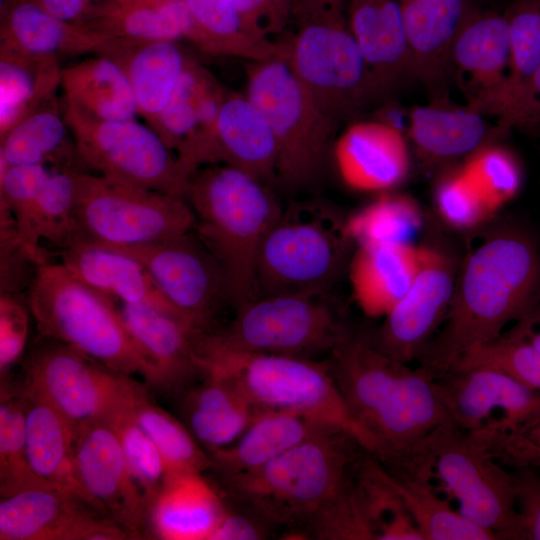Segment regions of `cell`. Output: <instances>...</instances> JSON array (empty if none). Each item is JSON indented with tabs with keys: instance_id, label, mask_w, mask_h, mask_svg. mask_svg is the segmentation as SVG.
Instances as JSON below:
<instances>
[{
	"instance_id": "1",
	"label": "cell",
	"mask_w": 540,
	"mask_h": 540,
	"mask_svg": "<svg viewBox=\"0 0 540 540\" xmlns=\"http://www.w3.org/2000/svg\"><path fill=\"white\" fill-rule=\"evenodd\" d=\"M540 299V250L517 224L496 228L467 256L440 328L419 355L435 377L466 351L492 342Z\"/></svg>"
},
{
	"instance_id": "2",
	"label": "cell",
	"mask_w": 540,
	"mask_h": 540,
	"mask_svg": "<svg viewBox=\"0 0 540 540\" xmlns=\"http://www.w3.org/2000/svg\"><path fill=\"white\" fill-rule=\"evenodd\" d=\"M365 450L345 431L331 429L258 468L217 478V487L286 528L284 536L301 539L309 522L350 482Z\"/></svg>"
},
{
	"instance_id": "3",
	"label": "cell",
	"mask_w": 540,
	"mask_h": 540,
	"mask_svg": "<svg viewBox=\"0 0 540 540\" xmlns=\"http://www.w3.org/2000/svg\"><path fill=\"white\" fill-rule=\"evenodd\" d=\"M272 188L223 164L190 177L185 199L195 216L193 231L218 262L234 310L255 299L257 253L282 210Z\"/></svg>"
},
{
	"instance_id": "4",
	"label": "cell",
	"mask_w": 540,
	"mask_h": 540,
	"mask_svg": "<svg viewBox=\"0 0 540 540\" xmlns=\"http://www.w3.org/2000/svg\"><path fill=\"white\" fill-rule=\"evenodd\" d=\"M347 0H299L287 60L321 109L337 125L386 95L350 29Z\"/></svg>"
},
{
	"instance_id": "5",
	"label": "cell",
	"mask_w": 540,
	"mask_h": 540,
	"mask_svg": "<svg viewBox=\"0 0 540 540\" xmlns=\"http://www.w3.org/2000/svg\"><path fill=\"white\" fill-rule=\"evenodd\" d=\"M26 304L38 335L62 342L118 373L150 379L148 363L128 332L117 303L88 286L61 262L38 266Z\"/></svg>"
},
{
	"instance_id": "6",
	"label": "cell",
	"mask_w": 540,
	"mask_h": 540,
	"mask_svg": "<svg viewBox=\"0 0 540 540\" xmlns=\"http://www.w3.org/2000/svg\"><path fill=\"white\" fill-rule=\"evenodd\" d=\"M346 221L317 201H292L267 230L255 265V299L326 293L344 270L352 243Z\"/></svg>"
},
{
	"instance_id": "7",
	"label": "cell",
	"mask_w": 540,
	"mask_h": 540,
	"mask_svg": "<svg viewBox=\"0 0 540 540\" xmlns=\"http://www.w3.org/2000/svg\"><path fill=\"white\" fill-rule=\"evenodd\" d=\"M197 351L204 371L229 377L257 411L293 412L336 427L373 454L371 437L350 413L326 361L247 351Z\"/></svg>"
},
{
	"instance_id": "8",
	"label": "cell",
	"mask_w": 540,
	"mask_h": 540,
	"mask_svg": "<svg viewBox=\"0 0 540 540\" xmlns=\"http://www.w3.org/2000/svg\"><path fill=\"white\" fill-rule=\"evenodd\" d=\"M245 95L271 127L277 145L276 185L310 191L323 178L337 128L293 72L284 51L246 66Z\"/></svg>"
},
{
	"instance_id": "9",
	"label": "cell",
	"mask_w": 540,
	"mask_h": 540,
	"mask_svg": "<svg viewBox=\"0 0 540 540\" xmlns=\"http://www.w3.org/2000/svg\"><path fill=\"white\" fill-rule=\"evenodd\" d=\"M326 293L256 298L225 325L200 334L197 348L314 359L329 354L352 329Z\"/></svg>"
},
{
	"instance_id": "10",
	"label": "cell",
	"mask_w": 540,
	"mask_h": 540,
	"mask_svg": "<svg viewBox=\"0 0 540 540\" xmlns=\"http://www.w3.org/2000/svg\"><path fill=\"white\" fill-rule=\"evenodd\" d=\"M74 215L79 242L141 246L190 232L194 213L183 197L79 172Z\"/></svg>"
},
{
	"instance_id": "11",
	"label": "cell",
	"mask_w": 540,
	"mask_h": 540,
	"mask_svg": "<svg viewBox=\"0 0 540 540\" xmlns=\"http://www.w3.org/2000/svg\"><path fill=\"white\" fill-rule=\"evenodd\" d=\"M419 464L422 473L440 480L466 519L496 540H515L513 473L469 432L452 423L439 427L425 440Z\"/></svg>"
},
{
	"instance_id": "12",
	"label": "cell",
	"mask_w": 540,
	"mask_h": 540,
	"mask_svg": "<svg viewBox=\"0 0 540 540\" xmlns=\"http://www.w3.org/2000/svg\"><path fill=\"white\" fill-rule=\"evenodd\" d=\"M78 156L105 178L185 198L191 174L149 125L100 120L62 101Z\"/></svg>"
},
{
	"instance_id": "13",
	"label": "cell",
	"mask_w": 540,
	"mask_h": 540,
	"mask_svg": "<svg viewBox=\"0 0 540 540\" xmlns=\"http://www.w3.org/2000/svg\"><path fill=\"white\" fill-rule=\"evenodd\" d=\"M20 385L45 400L75 429L130 408L142 387L133 377L40 335L23 361Z\"/></svg>"
},
{
	"instance_id": "14",
	"label": "cell",
	"mask_w": 540,
	"mask_h": 540,
	"mask_svg": "<svg viewBox=\"0 0 540 540\" xmlns=\"http://www.w3.org/2000/svg\"><path fill=\"white\" fill-rule=\"evenodd\" d=\"M117 249L145 266L163 296L195 330L206 334L219 327L218 316L231 306L227 284L218 262L193 230Z\"/></svg>"
},
{
	"instance_id": "15",
	"label": "cell",
	"mask_w": 540,
	"mask_h": 540,
	"mask_svg": "<svg viewBox=\"0 0 540 540\" xmlns=\"http://www.w3.org/2000/svg\"><path fill=\"white\" fill-rule=\"evenodd\" d=\"M74 463L78 483L93 505L132 539L150 537L149 505L109 420L92 421L76 429Z\"/></svg>"
},
{
	"instance_id": "16",
	"label": "cell",
	"mask_w": 540,
	"mask_h": 540,
	"mask_svg": "<svg viewBox=\"0 0 540 540\" xmlns=\"http://www.w3.org/2000/svg\"><path fill=\"white\" fill-rule=\"evenodd\" d=\"M457 275L452 259L442 250L421 247V262L406 294L384 316L370 342L401 363L417 360L443 323L453 299Z\"/></svg>"
},
{
	"instance_id": "17",
	"label": "cell",
	"mask_w": 540,
	"mask_h": 540,
	"mask_svg": "<svg viewBox=\"0 0 540 540\" xmlns=\"http://www.w3.org/2000/svg\"><path fill=\"white\" fill-rule=\"evenodd\" d=\"M129 533L79 493L26 489L0 500V540H123Z\"/></svg>"
},
{
	"instance_id": "18",
	"label": "cell",
	"mask_w": 540,
	"mask_h": 540,
	"mask_svg": "<svg viewBox=\"0 0 540 540\" xmlns=\"http://www.w3.org/2000/svg\"><path fill=\"white\" fill-rule=\"evenodd\" d=\"M435 381L452 423L466 432L511 430L540 414V391L496 370L449 371Z\"/></svg>"
},
{
	"instance_id": "19",
	"label": "cell",
	"mask_w": 540,
	"mask_h": 540,
	"mask_svg": "<svg viewBox=\"0 0 540 540\" xmlns=\"http://www.w3.org/2000/svg\"><path fill=\"white\" fill-rule=\"evenodd\" d=\"M510 66V39L506 17L495 11L470 12L452 44L451 80L466 105L495 116Z\"/></svg>"
},
{
	"instance_id": "20",
	"label": "cell",
	"mask_w": 540,
	"mask_h": 540,
	"mask_svg": "<svg viewBox=\"0 0 540 540\" xmlns=\"http://www.w3.org/2000/svg\"><path fill=\"white\" fill-rule=\"evenodd\" d=\"M117 308L148 363V386L180 395L204 376L197 354V337L202 333L152 307L117 303Z\"/></svg>"
},
{
	"instance_id": "21",
	"label": "cell",
	"mask_w": 540,
	"mask_h": 540,
	"mask_svg": "<svg viewBox=\"0 0 540 540\" xmlns=\"http://www.w3.org/2000/svg\"><path fill=\"white\" fill-rule=\"evenodd\" d=\"M226 89L190 59L152 129L192 175L209 165L216 121Z\"/></svg>"
},
{
	"instance_id": "22",
	"label": "cell",
	"mask_w": 540,
	"mask_h": 540,
	"mask_svg": "<svg viewBox=\"0 0 540 540\" xmlns=\"http://www.w3.org/2000/svg\"><path fill=\"white\" fill-rule=\"evenodd\" d=\"M334 161L343 182L362 192H385L400 185L410 168L407 137L379 120L355 121L334 144Z\"/></svg>"
},
{
	"instance_id": "23",
	"label": "cell",
	"mask_w": 540,
	"mask_h": 540,
	"mask_svg": "<svg viewBox=\"0 0 540 540\" xmlns=\"http://www.w3.org/2000/svg\"><path fill=\"white\" fill-rule=\"evenodd\" d=\"M486 117L450 99L431 100L409 111L408 139L422 163L430 167L448 164L467 158L504 133Z\"/></svg>"
},
{
	"instance_id": "24",
	"label": "cell",
	"mask_w": 540,
	"mask_h": 540,
	"mask_svg": "<svg viewBox=\"0 0 540 540\" xmlns=\"http://www.w3.org/2000/svg\"><path fill=\"white\" fill-rule=\"evenodd\" d=\"M56 253L72 274L116 303L152 307L190 325L163 296L145 266L129 253L87 241Z\"/></svg>"
},
{
	"instance_id": "25",
	"label": "cell",
	"mask_w": 540,
	"mask_h": 540,
	"mask_svg": "<svg viewBox=\"0 0 540 540\" xmlns=\"http://www.w3.org/2000/svg\"><path fill=\"white\" fill-rule=\"evenodd\" d=\"M96 54L116 62L151 128L168 104L191 57L177 41L108 38Z\"/></svg>"
},
{
	"instance_id": "26",
	"label": "cell",
	"mask_w": 540,
	"mask_h": 540,
	"mask_svg": "<svg viewBox=\"0 0 540 540\" xmlns=\"http://www.w3.org/2000/svg\"><path fill=\"white\" fill-rule=\"evenodd\" d=\"M223 164L276 185L277 145L266 118L246 95L228 91L222 100L209 165Z\"/></svg>"
},
{
	"instance_id": "27",
	"label": "cell",
	"mask_w": 540,
	"mask_h": 540,
	"mask_svg": "<svg viewBox=\"0 0 540 540\" xmlns=\"http://www.w3.org/2000/svg\"><path fill=\"white\" fill-rule=\"evenodd\" d=\"M225 512L223 493L202 473H170L150 506V536L211 540Z\"/></svg>"
},
{
	"instance_id": "28",
	"label": "cell",
	"mask_w": 540,
	"mask_h": 540,
	"mask_svg": "<svg viewBox=\"0 0 540 540\" xmlns=\"http://www.w3.org/2000/svg\"><path fill=\"white\" fill-rule=\"evenodd\" d=\"M346 10L350 29L385 94L413 76L398 0H347Z\"/></svg>"
},
{
	"instance_id": "29",
	"label": "cell",
	"mask_w": 540,
	"mask_h": 540,
	"mask_svg": "<svg viewBox=\"0 0 540 540\" xmlns=\"http://www.w3.org/2000/svg\"><path fill=\"white\" fill-rule=\"evenodd\" d=\"M421 247L411 243L358 245L348 263L353 297L369 316H385L412 285Z\"/></svg>"
},
{
	"instance_id": "30",
	"label": "cell",
	"mask_w": 540,
	"mask_h": 540,
	"mask_svg": "<svg viewBox=\"0 0 540 540\" xmlns=\"http://www.w3.org/2000/svg\"><path fill=\"white\" fill-rule=\"evenodd\" d=\"M331 429L338 428L293 412L260 410L235 442L207 451L212 462L210 472L222 478L253 470Z\"/></svg>"
},
{
	"instance_id": "31",
	"label": "cell",
	"mask_w": 540,
	"mask_h": 540,
	"mask_svg": "<svg viewBox=\"0 0 540 540\" xmlns=\"http://www.w3.org/2000/svg\"><path fill=\"white\" fill-rule=\"evenodd\" d=\"M257 412L229 377L212 370L183 394L186 427L206 451L235 442Z\"/></svg>"
},
{
	"instance_id": "32",
	"label": "cell",
	"mask_w": 540,
	"mask_h": 540,
	"mask_svg": "<svg viewBox=\"0 0 540 540\" xmlns=\"http://www.w3.org/2000/svg\"><path fill=\"white\" fill-rule=\"evenodd\" d=\"M107 39L52 16L33 0L1 1V47L33 56H77L96 53Z\"/></svg>"
},
{
	"instance_id": "33",
	"label": "cell",
	"mask_w": 540,
	"mask_h": 540,
	"mask_svg": "<svg viewBox=\"0 0 540 540\" xmlns=\"http://www.w3.org/2000/svg\"><path fill=\"white\" fill-rule=\"evenodd\" d=\"M19 386L25 400V445L30 469L45 484L85 497L75 472L76 429L45 400Z\"/></svg>"
},
{
	"instance_id": "34",
	"label": "cell",
	"mask_w": 540,
	"mask_h": 540,
	"mask_svg": "<svg viewBox=\"0 0 540 540\" xmlns=\"http://www.w3.org/2000/svg\"><path fill=\"white\" fill-rule=\"evenodd\" d=\"M0 159L7 165L42 164L81 170L73 136L57 97L24 117L0 138Z\"/></svg>"
},
{
	"instance_id": "35",
	"label": "cell",
	"mask_w": 540,
	"mask_h": 540,
	"mask_svg": "<svg viewBox=\"0 0 540 540\" xmlns=\"http://www.w3.org/2000/svg\"><path fill=\"white\" fill-rule=\"evenodd\" d=\"M63 101L100 120L136 119L137 102L121 67L98 55L62 68Z\"/></svg>"
},
{
	"instance_id": "36",
	"label": "cell",
	"mask_w": 540,
	"mask_h": 540,
	"mask_svg": "<svg viewBox=\"0 0 540 540\" xmlns=\"http://www.w3.org/2000/svg\"><path fill=\"white\" fill-rule=\"evenodd\" d=\"M62 68L57 56H33L0 46V138L57 97Z\"/></svg>"
},
{
	"instance_id": "37",
	"label": "cell",
	"mask_w": 540,
	"mask_h": 540,
	"mask_svg": "<svg viewBox=\"0 0 540 540\" xmlns=\"http://www.w3.org/2000/svg\"><path fill=\"white\" fill-rule=\"evenodd\" d=\"M196 24L192 40L201 52L248 61L284 51V44L259 40L244 29L234 0H184Z\"/></svg>"
},
{
	"instance_id": "38",
	"label": "cell",
	"mask_w": 540,
	"mask_h": 540,
	"mask_svg": "<svg viewBox=\"0 0 540 540\" xmlns=\"http://www.w3.org/2000/svg\"><path fill=\"white\" fill-rule=\"evenodd\" d=\"M389 474L393 487L424 540L496 539L493 533L472 523L459 511H454L437 494L431 482Z\"/></svg>"
},
{
	"instance_id": "39",
	"label": "cell",
	"mask_w": 540,
	"mask_h": 540,
	"mask_svg": "<svg viewBox=\"0 0 540 540\" xmlns=\"http://www.w3.org/2000/svg\"><path fill=\"white\" fill-rule=\"evenodd\" d=\"M138 425L154 442L170 473H204L212 462L189 429L165 410L153 404L142 385L131 406Z\"/></svg>"
},
{
	"instance_id": "40",
	"label": "cell",
	"mask_w": 540,
	"mask_h": 540,
	"mask_svg": "<svg viewBox=\"0 0 540 540\" xmlns=\"http://www.w3.org/2000/svg\"><path fill=\"white\" fill-rule=\"evenodd\" d=\"M79 170L53 168L34 205L31 239L34 248L44 254L41 241L57 251L79 242L74 215L76 180ZM56 251V252H57Z\"/></svg>"
},
{
	"instance_id": "41",
	"label": "cell",
	"mask_w": 540,
	"mask_h": 540,
	"mask_svg": "<svg viewBox=\"0 0 540 540\" xmlns=\"http://www.w3.org/2000/svg\"><path fill=\"white\" fill-rule=\"evenodd\" d=\"M107 38L183 40L174 0L157 4H127L104 0L84 27Z\"/></svg>"
},
{
	"instance_id": "42",
	"label": "cell",
	"mask_w": 540,
	"mask_h": 540,
	"mask_svg": "<svg viewBox=\"0 0 540 540\" xmlns=\"http://www.w3.org/2000/svg\"><path fill=\"white\" fill-rule=\"evenodd\" d=\"M36 487L52 486L39 480L27 461L24 395L19 385L1 380L0 496Z\"/></svg>"
},
{
	"instance_id": "43",
	"label": "cell",
	"mask_w": 540,
	"mask_h": 540,
	"mask_svg": "<svg viewBox=\"0 0 540 540\" xmlns=\"http://www.w3.org/2000/svg\"><path fill=\"white\" fill-rule=\"evenodd\" d=\"M504 15L509 29L510 66L497 119L540 65V0H513Z\"/></svg>"
},
{
	"instance_id": "44",
	"label": "cell",
	"mask_w": 540,
	"mask_h": 540,
	"mask_svg": "<svg viewBox=\"0 0 540 540\" xmlns=\"http://www.w3.org/2000/svg\"><path fill=\"white\" fill-rule=\"evenodd\" d=\"M422 224V214L407 196L383 194L346 221L347 232L358 245L410 243Z\"/></svg>"
},
{
	"instance_id": "45",
	"label": "cell",
	"mask_w": 540,
	"mask_h": 540,
	"mask_svg": "<svg viewBox=\"0 0 540 540\" xmlns=\"http://www.w3.org/2000/svg\"><path fill=\"white\" fill-rule=\"evenodd\" d=\"M52 170L42 164L7 165L0 159V207L10 211L20 245L38 265L48 259L32 244V216L36 198Z\"/></svg>"
},
{
	"instance_id": "46",
	"label": "cell",
	"mask_w": 540,
	"mask_h": 540,
	"mask_svg": "<svg viewBox=\"0 0 540 540\" xmlns=\"http://www.w3.org/2000/svg\"><path fill=\"white\" fill-rule=\"evenodd\" d=\"M460 168L493 213L516 196L522 184L517 158L495 142L469 155Z\"/></svg>"
},
{
	"instance_id": "47",
	"label": "cell",
	"mask_w": 540,
	"mask_h": 540,
	"mask_svg": "<svg viewBox=\"0 0 540 540\" xmlns=\"http://www.w3.org/2000/svg\"><path fill=\"white\" fill-rule=\"evenodd\" d=\"M107 420L118 435L129 470L150 510L170 474L167 464L154 442L132 416L131 407Z\"/></svg>"
},
{
	"instance_id": "48",
	"label": "cell",
	"mask_w": 540,
	"mask_h": 540,
	"mask_svg": "<svg viewBox=\"0 0 540 540\" xmlns=\"http://www.w3.org/2000/svg\"><path fill=\"white\" fill-rule=\"evenodd\" d=\"M472 368L496 370L540 391V350L504 333L492 342L466 351L450 371Z\"/></svg>"
},
{
	"instance_id": "49",
	"label": "cell",
	"mask_w": 540,
	"mask_h": 540,
	"mask_svg": "<svg viewBox=\"0 0 540 540\" xmlns=\"http://www.w3.org/2000/svg\"><path fill=\"white\" fill-rule=\"evenodd\" d=\"M434 202L442 220L457 230L477 227L493 214L460 167L440 176L435 186Z\"/></svg>"
},
{
	"instance_id": "50",
	"label": "cell",
	"mask_w": 540,
	"mask_h": 540,
	"mask_svg": "<svg viewBox=\"0 0 540 540\" xmlns=\"http://www.w3.org/2000/svg\"><path fill=\"white\" fill-rule=\"evenodd\" d=\"M469 433L506 467L540 468V414L511 430L483 426Z\"/></svg>"
},
{
	"instance_id": "51",
	"label": "cell",
	"mask_w": 540,
	"mask_h": 540,
	"mask_svg": "<svg viewBox=\"0 0 540 540\" xmlns=\"http://www.w3.org/2000/svg\"><path fill=\"white\" fill-rule=\"evenodd\" d=\"M29 308L16 294L0 295V375L7 376L21 359L28 339Z\"/></svg>"
},
{
	"instance_id": "52",
	"label": "cell",
	"mask_w": 540,
	"mask_h": 540,
	"mask_svg": "<svg viewBox=\"0 0 540 540\" xmlns=\"http://www.w3.org/2000/svg\"><path fill=\"white\" fill-rule=\"evenodd\" d=\"M299 0H234L246 32L259 40L285 31Z\"/></svg>"
},
{
	"instance_id": "53",
	"label": "cell",
	"mask_w": 540,
	"mask_h": 540,
	"mask_svg": "<svg viewBox=\"0 0 540 540\" xmlns=\"http://www.w3.org/2000/svg\"><path fill=\"white\" fill-rule=\"evenodd\" d=\"M515 540H540V473L535 467L513 469Z\"/></svg>"
},
{
	"instance_id": "54",
	"label": "cell",
	"mask_w": 540,
	"mask_h": 540,
	"mask_svg": "<svg viewBox=\"0 0 540 540\" xmlns=\"http://www.w3.org/2000/svg\"><path fill=\"white\" fill-rule=\"evenodd\" d=\"M228 499L231 501L232 506H229L226 501L225 515L214 531L211 540H260L271 538L277 528L276 526L251 506Z\"/></svg>"
},
{
	"instance_id": "55",
	"label": "cell",
	"mask_w": 540,
	"mask_h": 540,
	"mask_svg": "<svg viewBox=\"0 0 540 540\" xmlns=\"http://www.w3.org/2000/svg\"><path fill=\"white\" fill-rule=\"evenodd\" d=\"M496 124L504 133L512 128L540 125V65L497 119Z\"/></svg>"
},
{
	"instance_id": "56",
	"label": "cell",
	"mask_w": 540,
	"mask_h": 540,
	"mask_svg": "<svg viewBox=\"0 0 540 540\" xmlns=\"http://www.w3.org/2000/svg\"><path fill=\"white\" fill-rule=\"evenodd\" d=\"M52 16L85 27L104 0H33Z\"/></svg>"
},
{
	"instance_id": "57",
	"label": "cell",
	"mask_w": 540,
	"mask_h": 540,
	"mask_svg": "<svg viewBox=\"0 0 540 540\" xmlns=\"http://www.w3.org/2000/svg\"><path fill=\"white\" fill-rule=\"evenodd\" d=\"M504 334L540 350V299Z\"/></svg>"
},
{
	"instance_id": "58",
	"label": "cell",
	"mask_w": 540,
	"mask_h": 540,
	"mask_svg": "<svg viewBox=\"0 0 540 540\" xmlns=\"http://www.w3.org/2000/svg\"><path fill=\"white\" fill-rule=\"evenodd\" d=\"M116 2L120 3H127V4H157L164 0H114Z\"/></svg>"
},
{
	"instance_id": "59",
	"label": "cell",
	"mask_w": 540,
	"mask_h": 540,
	"mask_svg": "<svg viewBox=\"0 0 540 540\" xmlns=\"http://www.w3.org/2000/svg\"><path fill=\"white\" fill-rule=\"evenodd\" d=\"M1 1H3V0H1Z\"/></svg>"
}]
</instances>
